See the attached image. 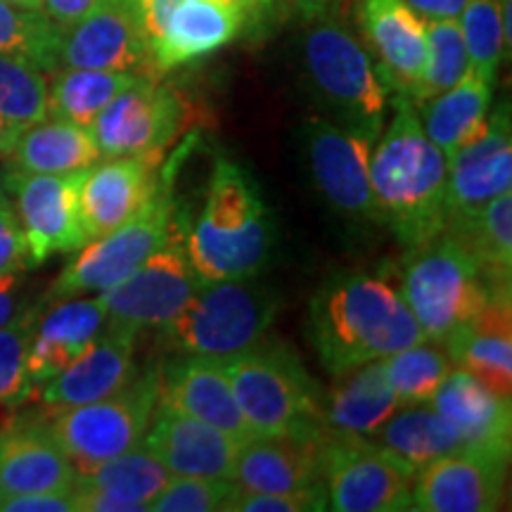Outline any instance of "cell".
I'll list each match as a JSON object with an SVG mask.
<instances>
[{"label":"cell","instance_id":"1","mask_svg":"<svg viewBox=\"0 0 512 512\" xmlns=\"http://www.w3.org/2000/svg\"><path fill=\"white\" fill-rule=\"evenodd\" d=\"M392 121L370 152L377 223L392 230L406 249L420 247L446 230L448 159L427 138L418 110L406 95L392 100Z\"/></svg>","mask_w":512,"mask_h":512},{"label":"cell","instance_id":"2","mask_svg":"<svg viewBox=\"0 0 512 512\" xmlns=\"http://www.w3.org/2000/svg\"><path fill=\"white\" fill-rule=\"evenodd\" d=\"M309 337L332 377L427 339L399 290L370 273H337L318 287Z\"/></svg>","mask_w":512,"mask_h":512},{"label":"cell","instance_id":"3","mask_svg":"<svg viewBox=\"0 0 512 512\" xmlns=\"http://www.w3.org/2000/svg\"><path fill=\"white\" fill-rule=\"evenodd\" d=\"M183 240L202 285L256 278L271 264L273 216L245 166L216 159L200 216Z\"/></svg>","mask_w":512,"mask_h":512},{"label":"cell","instance_id":"4","mask_svg":"<svg viewBox=\"0 0 512 512\" xmlns=\"http://www.w3.org/2000/svg\"><path fill=\"white\" fill-rule=\"evenodd\" d=\"M221 361L254 437H325L320 422L323 392L285 344L256 342Z\"/></svg>","mask_w":512,"mask_h":512},{"label":"cell","instance_id":"5","mask_svg":"<svg viewBox=\"0 0 512 512\" xmlns=\"http://www.w3.org/2000/svg\"><path fill=\"white\" fill-rule=\"evenodd\" d=\"M278 316V297L256 278L204 285L157 337L171 354L226 358L261 342Z\"/></svg>","mask_w":512,"mask_h":512},{"label":"cell","instance_id":"6","mask_svg":"<svg viewBox=\"0 0 512 512\" xmlns=\"http://www.w3.org/2000/svg\"><path fill=\"white\" fill-rule=\"evenodd\" d=\"M399 278V294L415 323L437 344H444L458 325L477 316L494 297L477 261L448 230L408 249Z\"/></svg>","mask_w":512,"mask_h":512},{"label":"cell","instance_id":"7","mask_svg":"<svg viewBox=\"0 0 512 512\" xmlns=\"http://www.w3.org/2000/svg\"><path fill=\"white\" fill-rule=\"evenodd\" d=\"M302 60L313 91L332 107L335 121L380 136L389 88L370 50L347 27L328 15L313 19L302 41Z\"/></svg>","mask_w":512,"mask_h":512},{"label":"cell","instance_id":"8","mask_svg":"<svg viewBox=\"0 0 512 512\" xmlns=\"http://www.w3.org/2000/svg\"><path fill=\"white\" fill-rule=\"evenodd\" d=\"M157 403L159 370H147L107 399L55 411L46 408L43 420L76 470L86 472L143 444Z\"/></svg>","mask_w":512,"mask_h":512},{"label":"cell","instance_id":"9","mask_svg":"<svg viewBox=\"0 0 512 512\" xmlns=\"http://www.w3.org/2000/svg\"><path fill=\"white\" fill-rule=\"evenodd\" d=\"M174 230L171 200L157 192L155 200L131 221L121 223L119 228L100 238L88 240L48 287L41 304H55L60 299L110 290L140 264H145L171 238Z\"/></svg>","mask_w":512,"mask_h":512},{"label":"cell","instance_id":"10","mask_svg":"<svg viewBox=\"0 0 512 512\" xmlns=\"http://www.w3.org/2000/svg\"><path fill=\"white\" fill-rule=\"evenodd\" d=\"M202 287L200 275L190 264L183 233L174 230L145 264L110 290L100 292L107 311L105 332L138 337L147 328H159L174 318Z\"/></svg>","mask_w":512,"mask_h":512},{"label":"cell","instance_id":"11","mask_svg":"<svg viewBox=\"0 0 512 512\" xmlns=\"http://www.w3.org/2000/svg\"><path fill=\"white\" fill-rule=\"evenodd\" d=\"M328 510L403 512L413 510L415 472L366 437L325 434L320 446Z\"/></svg>","mask_w":512,"mask_h":512},{"label":"cell","instance_id":"12","mask_svg":"<svg viewBox=\"0 0 512 512\" xmlns=\"http://www.w3.org/2000/svg\"><path fill=\"white\" fill-rule=\"evenodd\" d=\"M377 136L335 119H311L304 126V157L311 181L325 202L349 221L377 223L370 185V152Z\"/></svg>","mask_w":512,"mask_h":512},{"label":"cell","instance_id":"13","mask_svg":"<svg viewBox=\"0 0 512 512\" xmlns=\"http://www.w3.org/2000/svg\"><path fill=\"white\" fill-rule=\"evenodd\" d=\"M86 169L74 174H24L10 169L5 190L15 197L17 223L29 249V264L41 266L55 254H72L88 242L79 192Z\"/></svg>","mask_w":512,"mask_h":512},{"label":"cell","instance_id":"14","mask_svg":"<svg viewBox=\"0 0 512 512\" xmlns=\"http://www.w3.org/2000/svg\"><path fill=\"white\" fill-rule=\"evenodd\" d=\"M183 124V102L157 76H138L102 107L91 133L100 157H159Z\"/></svg>","mask_w":512,"mask_h":512},{"label":"cell","instance_id":"15","mask_svg":"<svg viewBox=\"0 0 512 512\" xmlns=\"http://www.w3.org/2000/svg\"><path fill=\"white\" fill-rule=\"evenodd\" d=\"M57 64L60 69H114L155 76L150 43L133 0H102L91 15L62 29Z\"/></svg>","mask_w":512,"mask_h":512},{"label":"cell","instance_id":"16","mask_svg":"<svg viewBox=\"0 0 512 512\" xmlns=\"http://www.w3.org/2000/svg\"><path fill=\"white\" fill-rule=\"evenodd\" d=\"M240 444L228 432L188 413L157 403L143 446L174 477L230 479L235 475V458Z\"/></svg>","mask_w":512,"mask_h":512},{"label":"cell","instance_id":"17","mask_svg":"<svg viewBox=\"0 0 512 512\" xmlns=\"http://www.w3.org/2000/svg\"><path fill=\"white\" fill-rule=\"evenodd\" d=\"M505 460L477 451H458L432 460L413 479V510L491 512L505 498Z\"/></svg>","mask_w":512,"mask_h":512},{"label":"cell","instance_id":"18","mask_svg":"<svg viewBox=\"0 0 512 512\" xmlns=\"http://www.w3.org/2000/svg\"><path fill=\"white\" fill-rule=\"evenodd\" d=\"M512 190L510 107L498 105L486 119L482 136L448 157L446 207L448 216L477 211Z\"/></svg>","mask_w":512,"mask_h":512},{"label":"cell","instance_id":"19","mask_svg":"<svg viewBox=\"0 0 512 512\" xmlns=\"http://www.w3.org/2000/svg\"><path fill=\"white\" fill-rule=\"evenodd\" d=\"M358 27L384 86L411 98L427 60L425 22L403 0H361Z\"/></svg>","mask_w":512,"mask_h":512},{"label":"cell","instance_id":"20","mask_svg":"<svg viewBox=\"0 0 512 512\" xmlns=\"http://www.w3.org/2000/svg\"><path fill=\"white\" fill-rule=\"evenodd\" d=\"M432 408L458 432L467 451L510 463L512 408L510 399L491 392L465 370L453 368L432 396Z\"/></svg>","mask_w":512,"mask_h":512},{"label":"cell","instance_id":"21","mask_svg":"<svg viewBox=\"0 0 512 512\" xmlns=\"http://www.w3.org/2000/svg\"><path fill=\"white\" fill-rule=\"evenodd\" d=\"M159 403L209 422L238 441L254 437L242 418L221 358L178 354L159 370Z\"/></svg>","mask_w":512,"mask_h":512},{"label":"cell","instance_id":"22","mask_svg":"<svg viewBox=\"0 0 512 512\" xmlns=\"http://www.w3.org/2000/svg\"><path fill=\"white\" fill-rule=\"evenodd\" d=\"M147 157H107L88 166L83 176L79 204L88 240L100 238L131 221L155 200L159 183Z\"/></svg>","mask_w":512,"mask_h":512},{"label":"cell","instance_id":"23","mask_svg":"<svg viewBox=\"0 0 512 512\" xmlns=\"http://www.w3.org/2000/svg\"><path fill=\"white\" fill-rule=\"evenodd\" d=\"M79 470L43 418H19L0 430V496L74 489Z\"/></svg>","mask_w":512,"mask_h":512},{"label":"cell","instance_id":"24","mask_svg":"<svg viewBox=\"0 0 512 512\" xmlns=\"http://www.w3.org/2000/svg\"><path fill=\"white\" fill-rule=\"evenodd\" d=\"M136 375V337L102 332L76 361L41 384L34 394L53 411L83 406L117 394Z\"/></svg>","mask_w":512,"mask_h":512},{"label":"cell","instance_id":"25","mask_svg":"<svg viewBox=\"0 0 512 512\" xmlns=\"http://www.w3.org/2000/svg\"><path fill=\"white\" fill-rule=\"evenodd\" d=\"M105 325L107 311L100 297L60 299L50 311L38 313L27 351L34 392L91 347L105 332Z\"/></svg>","mask_w":512,"mask_h":512},{"label":"cell","instance_id":"26","mask_svg":"<svg viewBox=\"0 0 512 512\" xmlns=\"http://www.w3.org/2000/svg\"><path fill=\"white\" fill-rule=\"evenodd\" d=\"M453 368L465 370L491 392L512 396L510 294H494L477 316L458 325L444 342Z\"/></svg>","mask_w":512,"mask_h":512},{"label":"cell","instance_id":"27","mask_svg":"<svg viewBox=\"0 0 512 512\" xmlns=\"http://www.w3.org/2000/svg\"><path fill=\"white\" fill-rule=\"evenodd\" d=\"M325 439V437H323ZM323 439L252 437L242 441L233 482L247 491H309L323 484Z\"/></svg>","mask_w":512,"mask_h":512},{"label":"cell","instance_id":"28","mask_svg":"<svg viewBox=\"0 0 512 512\" xmlns=\"http://www.w3.org/2000/svg\"><path fill=\"white\" fill-rule=\"evenodd\" d=\"M245 19L242 12L214 0H183L150 46L152 72L162 76L216 53L238 38Z\"/></svg>","mask_w":512,"mask_h":512},{"label":"cell","instance_id":"29","mask_svg":"<svg viewBox=\"0 0 512 512\" xmlns=\"http://www.w3.org/2000/svg\"><path fill=\"white\" fill-rule=\"evenodd\" d=\"M399 408L384 358L363 363L339 375L335 387L320 399L325 434L370 439Z\"/></svg>","mask_w":512,"mask_h":512},{"label":"cell","instance_id":"30","mask_svg":"<svg viewBox=\"0 0 512 512\" xmlns=\"http://www.w3.org/2000/svg\"><path fill=\"white\" fill-rule=\"evenodd\" d=\"M10 169L24 174H74L100 159L91 128L46 117L19 131L10 152Z\"/></svg>","mask_w":512,"mask_h":512},{"label":"cell","instance_id":"31","mask_svg":"<svg viewBox=\"0 0 512 512\" xmlns=\"http://www.w3.org/2000/svg\"><path fill=\"white\" fill-rule=\"evenodd\" d=\"M446 230L467 247L494 294H510L512 283V195L503 192L486 207L448 216Z\"/></svg>","mask_w":512,"mask_h":512},{"label":"cell","instance_id":"32","mask_svg":"<svg viewBox=\"0 0 512 512\" xmlns=\"http://www.w3.org/2000/svg\"><path fill=\"white\" fill-rule=\"evenodd\" d=\"M491 93L494 86L470 72L453 88L415 105L427 138L444 152L446 159L482 136L489 119Z\"/></svg>","mask_w":512,"mask_h":512},{"label":"cell","instance_id":"33","mask_svg":"<svg viewBox=\"0 0 512 512\" xmlns=\"http://www.w3.org/2000/svg\"><path fill=\"white\" fill-rule=\"evenodd\" d=\"M389 456L401 460L413 472L430 465L432 460L465 451L458 432L448 420L434 411L432 403L401 406L396 413L370 437Z\"/></svg>","mask_w":512,"mask_h":512},{"label":"cell","instance_id":"34","mask_svg":"<svg viewBox=\"0 0 512 512\" xmlns=\"http://www.w3.org/2000/svg\"><path fill=\"white\" fill-rule=\"evenodd\" d=\"M114 69H57L48 81V117L91 128L102 107L138 79Z\"/></svg>","mask_w":512,"mask_h":512},{"label":"cell","instance_id":"35","mask_svg":"<svg viewBox=\"0 0 512 512\" xmlns=\"http://www.w3.org/2000/svg\"><path fill=\"white\" fill-rule=\"evenodd\" d=\"M510 10L512 0H467L458 17L470 72L489 86H496L498 67L510 57Z\"/></svg>","mask_w":512,"mask_h":512},{"label":"cell","instance_id":"36","mask_svg":"<svg viewBox=\"0 0 512 512\" xmlns=\"http://www.w3.org/2000/svg\"><path fill=\"white\" fill-rule=\"evenodd\" d=\"M171 477L174 475L166 470L162 460L152 456L140 444L117 458H110L105 463L91 467V470L79 472L76 482L95 486V489L124 498V501L145 503L150 508L152 498L169 484Z\"/></svg>","mask_w":512,"mask_h":512},{"label":"cell","instance_id":"37","mask_svg":"<svg viewBox=\"0 0 512 512\" xmlns=\"http://www.w3.org/2000/svg\"><path fill=\"white\" fill-rule=\"evenodd\" d=\"M60 34L62 29L43 10L0 0V53L24 57L43 74H53L60 69Z\"/></svg>","mask_w":512,"mask_h":512},{"label":"cell","instance_id":"38","mask_svg":"<svg viewBox=\"0 0 512 512\" xmlns=\"http://www.w3.org/2000/svg\"><path fill=\"white\" fill-rule=\"evenodd\" d=\"M384 366H387L399 408L430 403L439 384L453 370L451 358L441 349V344L430 342V339H422L418 344L387 356Z\"/></svg>","mask_w":512,"mask_h":512},{"label":"cell","instance_id":"39","mask_svg":"<svg viewBox=\"0 0 512 512\" xmlns=\"http://www.w3.org/2000/svg\"><path fill=\"white\" fill-rule=\"evenodd\" d=\"M427 31V60L418 86L413 88V105L434 98L448 91L470 74V57L460 34L458 19H441V22H425Z\"/></svg>","mask_w":512,"mask_h":512},{"label":"cell","instance_id":"40","mask_svg":"<svg viewBox=\"0 0 512 512\" xmlns=\"http://www.w3.org/2000/svg\"><path fill=\"white\" fill-rule=\"evenodd\" d=\"M0 117L22 128L48 117V79L24 57L0 53Z\"/></svg>","mask_w":512,"mask_h":512},{"label":"cell","instance_id":"41","mask_svg":"<svg viewBox=\"0 0 512 512\" xmlns=\"http://www.w3.org/2000/svg\"><path fill=\"white\" fill-rule=\"evenodd\" d=\"M41 306H24L0 328V406L15 408L34 396L27 368V351Z\"/></svg>","mask_w":512,"mask_h":512},{"label":"cell","instance_id":"42","mask_svg":"<svg viewBox=\"0 0 512 512\" xmlns=\"http://www.w3.org/2000/svg\"><path fill=\"white\" fill-rule=\"evenodd\" d=\"M235 482L230 479L171 477L150 501V512H216L226 510Z\"/></svg>","mask_w":512,"mask_h":512},{"label":"cell","instance_id":"43","mask_svg":"<svg viewBox=\"0 0 512 512\" xmlns=\"http://www.w3.org/2000/svg\"><path fill=\"white\" fill-rule=\"evenodd\" d=\"M320 512L328 510V494L325 486H313L309 491H287V494H271V491H247L235 484L226 510L223 512Z\"/></svg>","mask_w":512,"mask_h":512},{"label":"cell","instance_id":"44","mask_svg":"<svg viewBox=\"0 0 512 512\" xmlns=\"http://www.w3.org/2000/svg\"><path fill=\"white\" fill-rule=\"evenodd\" d=\"M31 268L29 249L10 202L0 204V275H15Z\"/></svg>","mask_w":512,"mask_h":512},{"label":"cell","instance_id":"45","mask_svg":"<svg viewBox=\"0 0 512 512\" xmlns=\"http://www.w3.org/2000/svg\"><path fill=\"white\" fill-rule=\"evenodd\" d=\"M0 512H76L74 491H34L0 496Z\"/></svg>","mask_w":512,"mask_h":512},{"label":"cell","instance_id":"46","mask_svg":"<svg viewBox=\"0 0 512 512\" xmlns=\"http://www.w3.org/2000/svg\"><path fill=\"white\" fill-rule=\"evenodd\" d=\"M181 3L183 0H133L150 46L157 41L159 34H162L166 27V22H169V17L174 15V10Z\"/></svg>","mask_w":512,"mask_h":512},{"label":"cell","instance_id":"47","mask_svg":"<svg viewBox=\"0 0 512 512\" xmlns=\"http://www.w3.org/2000/svg\"><path fill=\"white\" fill-rule=\"evenodd\" d=\"M102 0H41V10L53 19L60 29L72 27L98 8Z\"/></svg>","mask_w":512,"mask_h":512},{"label":"cell","instance_id":"48","mask_svg":"<svg viewBox=\"0 0 512 512\" xmlns=\"http://www.w3.org/2000/svg\"><path fill=\"white\" fill-rule=\"evenodd\" d=\"M422 22H441V19H458L465 10L467 0H403Z\"/></svg>","mask_w":512,"mask_h":512},{"label":"cell","instance_id":"49","mask_svg":"<svg viewBox=\"0 0 512 512\" xmlns=\"http://www.w3.org/2000/svg\"><path fill=\"white\" fill-rule=\"evenodd\" d=\"M19 306V273L0 275V328L22 311Z\"/></svg>","mask_w":512,"mask_h":512},{"label":"cell","instance_id":"50","mask_svg":"<svg viewBox=\"0 0 512 512\" xmlns=\"http://www.w3.org/2000/svg\"><path fill=\"white\" fill-rule=\"evenodd\" d=\"M285 3H290L304 19H318L328 15L332 8H337L342 0H285Z\"/></svg>","mask_w":512,"mask_h":512},{"label":"cell","instance_id":"51","mask_svg":"<svg viewBox=\"0 0 512 512\" xmlns=\"http://www.w3.org/2000/svg\"><path fill=\"white\" fill-rule=\"evenodd\" d=\"M19 131H22V126L12 124V121L0 117V159H8L12 147L17 143V136Z\"/></svg>","mask_w":512,"mask_h":512},{"label":"cell","instance_id":"52","mask_svg":"<svg viewBox=\"0 0 512 512\" xmlns=\"http://www.w3.org/2000/svg\"><path fill=\"white\" fill-rule=\"evenodd\" d=\"M214 3L223 5V8H230V10H238L242 12V15H252V12H256V5L254 0H214Z\"/></svg>","mask_w":512,"mask_h":512},{"label":"cell","instance_id":"53","mask_svg":"<svg viewBox=\"0 0 512 512\" xmlns=\"http://www.w3.org/2000/svg\"><path fill=\"white\" fill-rule=\"evenodd\" d=\"M10 3L19 5V8H29V10H41V0H10Z\"/></svg>","mask_w":512,"mask_h":512},{"label":"cell","instance_id":"54","mask_svg":"<svg viewBox=\"0 0 512 512\" xmlns=\"http://www.w3.org/2000/svg\"><path fill=\"white\" fill-rule=\"evenodd\" d=\"M5 192H8V190H5V174H3V171H0V204L8 202V197H5Z\"/></svg>","mask_w":512,"mask_h":512},{"label":"cell","instance_id":"55","mask_svg":"<svg viewBox=\"0 0 512 512\" xmlns=\"http://www.w3.org/2000/svg\"><path fill=\"white\" fill-rule=\"evenodd\" d=\"M273 0H254V5H256V10L259 8H268V5H271Z\"/></svg>","mask_w":512,"mask_h":512}]
</instances>
